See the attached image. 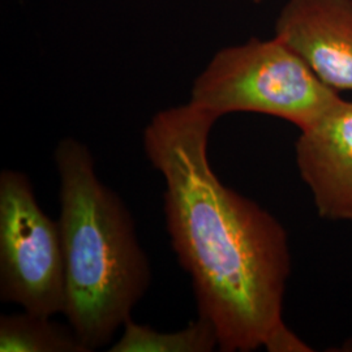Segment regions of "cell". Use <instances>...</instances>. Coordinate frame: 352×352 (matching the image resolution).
I'll use <instances>...</instances> for the list:
<instances>
[{"mask_svg":"<svg viewBox=\"0 0 352 352\" xmlns=\"http://www.w3.org/2000/svg\"><path fill=\"white\" fill-rule=\"evenodd\" d=\"M0 351L90 352L69 324L26 311L0 317Z\"/></svg>","mask_w":352,"mask_h":352,"instance_id":"cell-7","label":"cell"},{"mask_svg":"<svg viewBox=\"0 0 352 352\" xmlns=\"http://www.w3.org/2000/svg\"><path fill=\"white\" fill-rule=\"evenodd\" d=\"M295 157L318 214L352 221V102L340 98L302 129Z\"/></svg>","mask_w":352,"mask_h":352,"instance_id":"cell-6","label":"cell"},{"mask_svg":"<svg viewBox=\"0 0 352 352\" xmlns=\"http://www.w3.org/2000/svg\"><path fill=\"white\" fill-rule=\"evenodd\" d=\"M0 299L26 312L65 309V269L59 222L42 210L29 177L0 174Z\"/></svg>","mask_w":352,"mask_h":352,"instance_id":"cell-4","label":"cell"},{"mask_svg":"<svg viewBox=\"0 0 352 352\" xmlns=\"http://www.w3.org/2000/svg\"><path fill=\"white\" fill-rule=\"evenodd\" d=\"M340 98L295 51L273 37L251 38L217 51L195 78L189 101L218 119L232 113H263L302 131Z\"/></svg>","mask_w":352,"mask_h":352,"instance_id":"cell-3","label":"cell"},{"mask_svg":"<svg viewBox=\"0 0 352 352\" xmlns=\"http://www.w3.org/2000/svg\"><path fill=\"white\" fill-rule=\"evenodd\" d=\"M213 325L202 317L176 331H158L129 318L122 337L109 349L111 352H210L218 349Z\"/></svg>","mask_w":352,"mask_h":352,"instance_id":"cell-8","label":"cell"},{"mask_svg":"<svg viewBox=\"0 0 352 352\" xmlns=\"http://www.w3.org/2000/svg\"><path fill=\"white\" fill-rule=\"evenodd\" d=\"M59 176V227L68 324L89 351L107 346L151 283L148 256L120 196L96 173L88 146L60 140L54 151Z\"/></svg>","mask_w":352,"mask_h":352,"instance_id":"cell-2","label":"cell"},{"mask_svg":"<svg viewBox=\"0 0 352 352\" xmlns=\"http://www.w3.org/2000/svg\"><path fill=\"white\" fill-rule=\"evenodd\" d=\"M274 37L334 90H352V0H286Z\"/></svg>","mask_w":352,"mask_h":352,"instance_id":"cell-5","label":"cell"},{"mask_svg":"<svg viewBox=\"0 0 352 352\" xmlns=\"http://www.w3.org/2000/svg\"><path fill=\"white\" fill-rule=\"evenodd\" d=\"M217 120L189 101L158 111L142 135L145 154L164 177L167 232L199 316L213 325L221 351H312L283 321L287 231L214 173L208 145Z\"/></svg>","mask_w":352,"mask_h":352,"instance_id":"cell-1","label":"cell"}]
</instances>
